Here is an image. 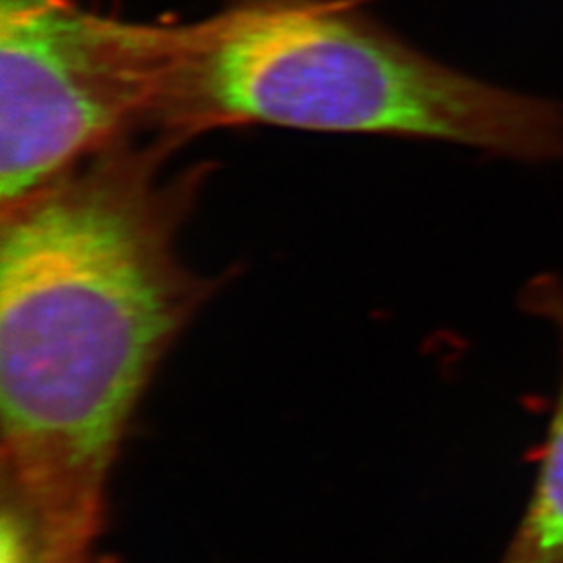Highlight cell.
<instances>
[{
	"instance_id": "1",
	"label": "cell",
	"mask_w": 563,
	"mask_h": 563,
	"mask_svg": "<svg viewBox=\"0 0 563 563\" xmlns=\"http://www.w3.org/2000/svg\"><path fill=\"white\" fill-rule=\"evenodd\" d=\"M176 148L132 136L0 207V501L55 563H101L142 397L216 290L180 255L207 169Z\"/></svg>"
},
{
	"instance_id": "2",
	"label": "cell",
	"mask_w": 563,
	"mask_h": 563,
	"mask_svg": "<svg viewBox=\"0 0 563 563\" xmlns=\"http://www.w3.org/2000/svg\"><path fill=\"white\" fill-rule=\"evenodd\" d=\"M276 125L563 157V107L443 65L318 0H246L181 30L153 136Z\"/></svg>"
},
{
	"instance_id": "3",
	"label": "cell",
	"mask_w": 563,
	"mask_h": 563,
	"mask_svg": "<svg viewBox=\"0 0 563 563\" xmlns=\"http://www.w3.org/2000/svg\"><path fill=\"white\" fill-rule=\"evenodd\" d=\"M180 30L104 20L69 0H0V207L151 132Z\"/></svg>"
},
{
	"instance_id": "4",
	"label": "cell",
	"mask_w": 563,
	"mask_h": 563,
	"mask_svg": "<svg viewBox=\"0 0 563 563\" xmlns=\"http://www.w3.org/2000/svg\"><path fill=\"white\" fill-rule=\"evenodd\" d=\"M534 295V305L560 325L563 344L562 292L549 284ZM501 563H563V374L532 495Z\"/></svg>"
}]
</instances>
